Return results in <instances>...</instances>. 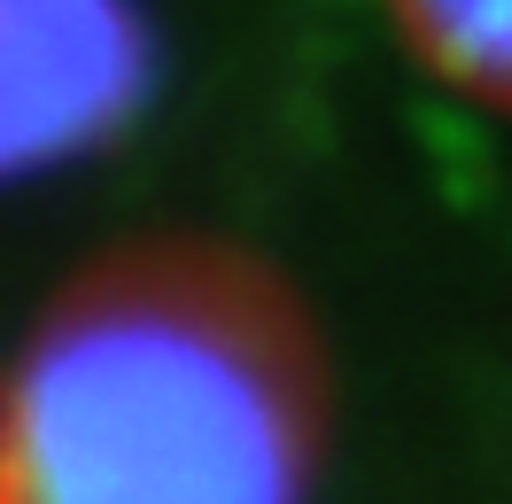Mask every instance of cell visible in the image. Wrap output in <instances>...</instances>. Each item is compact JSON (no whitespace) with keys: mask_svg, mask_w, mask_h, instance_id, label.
<instances>
[{"mask_svg":"<svg viewBox=\"0 0 512 504\" xmlns=\"http://www.w3.org/2000/svg\"><path fill=\"white\" fill-rule=\"evenodd\" d=\"M303 365L233 264L125 256L0 373V504H295Z\"/></svg>","mask_w":512,"mask_h":504,"instance_id":"1","label":"cell"},{"mask_svg":"<svg viewBox=\"0 0 512 504\" xmlns=\"http://www.w3.org/2000/svg\"><path fill=\"white\" fill-rule=\"evenodd\" d=\"M132 86V0H0V179L86 148Z\"/></svg>","mask_w":512,"mask_h":504,"instance_id":"2","label":"cell"},{"mask_svg":"<svg viewBox=\"0 0 512 504\" xmlns=\"http://www.w3.org/2000/svg\"><path fill=\"white\" fill-rule=\"evenodd\" d=\"M381 16L435 78L512 109V0H381Z\"/></svg>","mask_w":512,"mask_h":504,"instance_id":"3","label":"cell"}]
</instances>
